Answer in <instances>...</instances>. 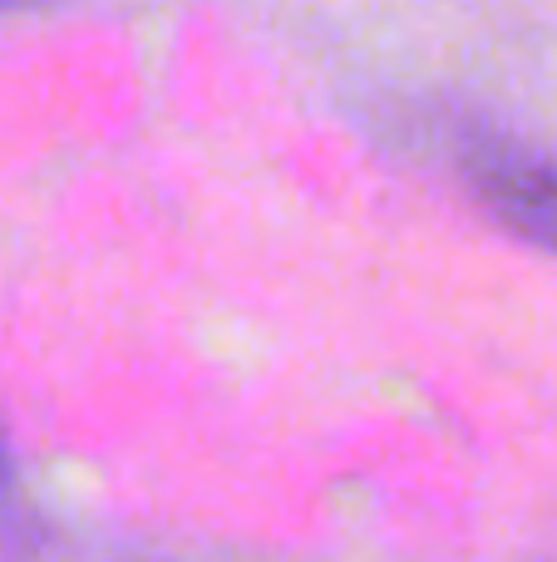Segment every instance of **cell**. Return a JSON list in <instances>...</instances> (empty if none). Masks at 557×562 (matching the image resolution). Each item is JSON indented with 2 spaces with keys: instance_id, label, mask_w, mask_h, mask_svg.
Returning a JSON list of instances; mask_svg holds the SVG:
<instances>
[{
  "instance_id": "cell-3",
  "label": "cell",
  "mask_w": 557,
  "mask_h": 562,
  "mask_svg": "<svg viewBox=\"0 0 557 562\" xmlns=\"http://www.w3.org/2000/svg\"><path fill=\"white\" fill-rule=\"evenodd\" d=\"M20 5H39V0H0V10H20Z\"/></svg>"
},
{
  "instance_id": "cell-2",
  "label": "cell",
  "mask_w": 557,
  "mask_h": 562,
  "mask_svg": "<svg viewBox=\"0 0 557 562\" xmlns=\"http://www.w3.org/2000/svg\"><path fill=\"white\" fill-rule=\"evenodd\" d=\"M10 484V445H5V435H0V488Z\"/></svg>"
},
{
  "instance_id": "cell-1",
  "label": "cell",
  "mask_w": 557,
  "mask_h": 562,
  "mask_svg": "<svg viewBox=\"0 0 557 562\" xmlns=\"http://www.w3.org/2000/svg\"><path fill=\"white\" fill-rule=\"evenodd\" d=\"M469 188L479 207L513 237L557 252V158L533 148H489L474 158Z\"/></svg>"
}]
</instances>
